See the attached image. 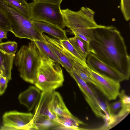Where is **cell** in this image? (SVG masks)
Masks as SVG:
<instances>
[{
	"label": "cell",
	"mask_w": 130,
	"mask_h": 130,
	"mask_svg": "<svg viewBox=\"0 0 130 130\" xmlns=\"http://www.w3.org/2000/svg\"><path fill=\"white\" fill-rule=\"evenodd\" d=\"M89 44L91 52L128 80L130 58L124 39L115 27L100 26L93 29Z\"/></svg>",
	"instance_id": "cell-1"
},
{
	"label": "cell",
	"mask_w": 130,
	"mask_h": 130,
	"mask_svg": "<svg viewBox=\"0 0 130 130\" xmlns=\"http://www.w3.org/2000/svg\"><path fill=\"white\" fill-rule=\"evenodd\" d=\"M0 10L8 21L10 32L15 37L31 41H44L43 33L38 30L32 21L3 0H0Z\"/></svg>",
	"instance_id": "cell-2"
},
{
	"label": "cell",
	"mask_w": 130,
	"mask_h": 130,
	"mask_svg": "<svg viewBox=\"0 0 130 130\" xmlns=\"http://www.w3.org/2000/svg\"><path fill=\"white\" fill-rule=\"evenodd\" d=\"M41 57L33 41L22 45L15 55L14 61L20 77L24 80L34 85Z\"/></svg>",
	"instance_id": "cell-3"
},
{
	"label": "cell",
	"mask_w": 130,
	"mask_h": 130,
	"mask_svg": "<svg viewBox=\"0 0 130 130\" xmlns=\"http://www.w3.org/2000/svg\"><path fill=\"white\" fill-rule=\"evenodd\" d=\"M60 65L53 60L41 58L35 86L42 92L53 91L61 87L64 79Z\"/></svg>",
	"instance_id": "cell-4"
},
{
	"label": "cell",
	"mask_w": 130,
	"mask_h": 130,
	"mask_svg": "<svg viewBox=\"0 0 130 130\" xmlns=\"http://www.w3.org/2000/svg\"><path fill=\"white\" fill-rule=\"evenodd\" d=\"M61 11L69 32L89 43L92 30L100 25L91 21L81 10L76 11L67 8Z\"/></svg>",
	"instance_id": "cell-5"
},
{
	"label": "cell",
	"mask_w": 130,
	"mask_h": 130,
	"mask_svg": "<svg viewBox=\"0 0 130 130\" xmlns=\"http://www.w3.org/2000/svg\"><path fill=\"white\" fill-rule=\"evenodd\" d=\"M29 4L30 19L31 21L43 22L64 29L66 26L61 11L60 4L36 1Z\"/></svg>",
	"instance_id": "cell-6"
},
{
	"label": "cell",
	"mask_w": 130,
	"mask_h": 130,
	"mask_svg": "<svg viewBox=\"0 0 130 130\" xmlns=\"http://www.w3.org/2000/svg\"><path fill=\"white\" fill-rule=\"evenodd\" d=\"M34 115L16 111L6 112L3 116L2 130L32 129Z\"/></svg>",
	"instance_id": "cell-7"
},
{
	"label": "cell",
	"mask_w": 130,
	"mask_h": 130,
	"mask_svg": "<svg viewBox=\"0 0 130 130\" xmlns=\"http://www.w3.org/2000/svg\"><path fill=\"white\" fill-rule=\"evenodd\" d=\"M86 67L95 83V86L108 100H115L120 92V82L97 73L88 66Z\"/></svg>",
	"instance_id": "cell-8"
},
{
	"label": "cell",
	"mask_w": 130,
	"mask_h": 130,
	"mask_svg": "<svg viewBox=\"0 0 130 130\" xmlns=\"http://www.w3.org/2000/svg\"><path fill=\"white\" fill-rule=\"evenodd\" d=\"M52 92H41L34 115L33 126L48 120L57 122V117L54 114L52 107L51 99Z\"/></svg>",
	"instance_id": "cell-9"
},
{
	"label": "cell",
	"mask_w": 130,
	"mask_h": 130,
	"mask_svg": "<svg viewBox=\"0 0 130 130\" xmlns=\"http://www.w3.org/2000/svg\"><path fill=\"white\" fill-rule=\"evenodd\" d=\"M76 82L79 88L84 94L85 100L92 110L97 117L106 118L103 112H106L103 108L95 92L73 70L69 74Z\"/></svg>",
	"instance_id": "cell-10"
},
{
	"label": "cell",
	"mask_w": 130,
	"mask_h": 130,
	"mask_svg": "<svg viewBox=\"0 0 130 130\" xmlns=\"http://www.w3.org/2000/svg\"><path fill=\"white\" fill-rule=\"evenodd\" d=\"M88 66L93 71L120 82L126 80L124 77L117 70L102 62L91 52L87 55Z\"/></svg>",
	"instance_id": "cell-11"
},
{
	"label": "cell",
	"mask_w": 130,
	"mask_h": 130,
	"mask_svg": "<svg viewBox=\"0 0 130 130\" xmlns=\"http://www.w3.org/2000/svg\"><path fill=\"white\" fill-rule=\"evenodd\" d=\"M44 41L59 60L61 65L69 74L73 70L72 61L65 52L60 40L43 34Z\"/></svg>",
	"instance_id": "cell-12"
},
{
	"label": "cell",
	"mask_w": 130,
	"mask_h": 130,
	"mask_svg": "<svg viewBox=\"0 0 130 130\" xmlns=\"http://www.w3.org/2000/svg\"><path fill=\"white\" fill-rule=\"evenodd\" d=\"M41 91L35 86H29L19 94L18 98L20 103L25 106L29 111H31L40 98Z\"/></svg>",
	"instance_id": "cell-13"
},
{
	"label": "cell",
	"mask_w": 130,
	"mask_h": 130,
	"mask_svg": "<svg viewBox=\"0 0 130 130\" xmlns=\"http://www.w3.org/2000/svg\"><path fill=\"white\" fill-rule=\"evenodd\" d=\"M33 22L36 28L41 33H47L60 40L68 39L64 29L55 25L43 22Z\"/></svg>",
	"instance_id": "cell-14"
},
{
	"label": "cell",
	"mask_w": 130,
	"mask_h": 130,
	"mask_svg": "<svg viewBox=\"0 0 130 130\" xmlns=\"http://www.w3.org/2000/svg\"><path fill=\"white\" fill-rule=\"evenodd\" d=\"M15 55L7 53L0 48V74L9 80L11 79V72Z\"/></svg>",
	"instance_id": "cell-15"
},
{
	"label": "cell",
	"mask_w": 130,
	"mask_h": 130,
	"mask_svg": "<svg viewBox=\"0 0 130 130\" xmlns=\"http://www.w3.org/2000/svg\"><path fill=\"white\" fill-rule=\"evenodd\" d=\"M51 103L53 111L57 118L72 115L67 108L58 92L55 91H53Z\"/></svg>",
	"instance_id": "cell-16"
},
{
	"label": "cell",
	"mask_w": 130,
	"mask_h": 130,
	"mask_svg": "<svg viewBox=\"0 0 130 130\" xmlns=\"http://www.w3.org/2000/svg\"><path fill=\"white\" fill-rule=\"evenodd\" d=\"M60 41L65 52L72 61L77 62L85 67L88 66L86 59L78 53L70 42L69 39Z\"/></svg>",
	"instance_id": "cell-17"
},
{
	"label": "cell",
	"mask_w": 130,
	"mask_h": 130,
	"mask_svg": "<svg viewBox=\"0 0 130 130\" xmlns=\"http://www.w3.org/2000/svg\"><path fill=\"white\" fill-rule=\"evenodd\" d=\"M57 121L60 126V128L63 129L79 130L80 125L85 124L73 115L57 118Z\"/></svg>",
	"instance_id": "cell-18"
},
{
	"label": "cell",
	"mask_w": 130,
	"mask_h": 130,
	"mask_svg": "<svg viewBox=\"0 0 130 130\" xmlns=\"http://www.w3.org/2000/svg\"><path fill=\"white\" fill-rule=\"evenodd\" d=\"M68 39L70 42L78 53L86 59L88 54L91 52L89 43L75 35Z\"/></svg>",
	"instance_id": "cell-19"
},
{
	"label": "cell",
	"mask_w": 130,
	"mask_h": 130,
	"mask_svg": "<svg viewBox=\"0 0 130 130\" xmlns=\"http://www.w3.org/2000/svg\"><path fill=\"white\" fill-rule=\"evenodd\" d=\"M118 96L121 103V108L118 114L116 115V117L117 119L120 121L126 116L130 112V98L125 93L124 90L120 92Z\"/></svg>",
	"instance_id": "cell-20"
},
{
	"label": "cell",
	"mask_w": 130,
	"mask_h": 130,
	"mask_svg": "<svg viewBox=\"0 0 130 130\" xmlns=\"http://www.w3.org/2000/svg\"><path fill=\"white\" fill-rule=\"evenodd\" d=\"M33 41L39 52L42 58L53 60L57 62L61 65L59 59L44 41L36 40Z\"/></svg>",
	"instance_id": "cell-21"
},
{
	"label": "cell",
	"mask_w": 130,
	"mask_h": 130,
	"mask_svg": "<svg viewBox=\"0 0 130 130\" xmlns=\"http://www.w3.org/2000/svg\"><path fill=\"white\" fill-rule=\"evenodd\" d=\"M3 0L15 8L25 16L30 19L29 4L26 0Z\"/></svg>",
	"instance_id": "cell-22"
},
{
	"label": "cell",
	"mask_w": 130,
	"mask_h": 130,
	"mask_svg": "<svg viewBox=\"0 0 130 130\" xmlns=\"http://www.w3.org/2000/svg\"><path fill=\"white\" fill-rule=\"evenodd\" d=\"M72 62L73 70L86 82L95 86V83L86 68L77 62L73 61Z\"/></svg>",
	"instance_id": "cell-23"
},
{
	"label": "cell",
	"mask_w": 130,
	"mask_h": 130,
	"mask_svg": "<svg viewBox=\"0 0 130 130\" xmlns=\"http://www.w3.org/2000/svg\"><path fill=\"white\" fill-rule=\"evenodd\" d=\"M0 48L8 54H15L17 50L18 44L15 41H8L5 42L0 43Z\"/></svg>",
	"instance_id": "cell-24"
},
{
	"label": "cell",
	"mask_w": 130,
	"mask_h": 130,
	"mask_svg": "<svg viewBox=\"0 0 130 130\" xmlns=\"http://www.w3.org/2000/svg\"><path fill=\"white\" fill-rule=\"evenodd\" d=\"M121 101L119 99L107 106V110L109 113L110 118L112 119V121L116 115L115 113L121 108Z\"/></svg>",
	"instance_id": "cell-25"
},
{
	"label": "cell",
	"mask_w": 130,
	"mask_h": 130,
	"mask_svg": "<svg viewBox=\"0 0 130 130\" xmlns=\"http://www.w3.org/2000/svg\"><path fill=\"white\" fill-rule=\"evenodd\" d=\"M121 9L126 21L130 19V0H121Z\"/></svg>",
	"instance_id": "cell-26"
},
{
	"label": "cell",
	"mask_w": 130,
	"mask_h": 130,
	"mask_svg": "<svg viewBox=\"0 0 130 130\" xmlns=\"http://www.w3.org/2000/svg\"><path fill=\"white\" fill-rule=\"evenodd\" d=\"M0 28L7 32L10 31L11 28L8 21L0 10Z\"/></svg>",
	"instance_id": "cell-27"
},
{
	"label": "cell",
	"mask_w": 130,
	"mask_h": 130,
	"mask_svg": "<svg viewBox=\"0 0 130 130\" xmlns=\"http://www.w3.org/2000/svg\"><path fill=\"white\" fill-rule=\"evenodd\" d=\"M9 80L0 74V96L5 92Z\"/></svg>",
	"instance_id": "cell-28"
},
{
	"label": "cell",
	"mask_w": 130,
	"mask_h": 130,
	"mask_svg": "<svg viewBox=\"0 0 130 130\" xmlns=\"http://www.w3.org/2000/svg\"><path fill=\"white\" fill-rule=\"evenodd\" d=\"M81 10L85 15L91 21L96 22L94 19L95 12L90 8L85 7H82Z\"/></svg>",
	"instance_id": "cell-29"
},
{
	"label": "cell",
	"mask_w": 130,
	"mask_h": 130,
	"mask_svg": "<svg viewBox=\"0 0 130 130\" xmlns=\"http://www.w3.org/2000/svg\"><path fill=\"white\" fill-rule=\"evenodd\" d=\"M34 1H39L54 4H61L63 0H33Z\"/></svg>",
	"instance_id": "cell-30"
},
{
	"label": "cell",
	"mask_w": 130,
	"mask_h": 130,
	"mask_svg": "<svg viewBox=\"0 0 130 130\" xmlns=\"http://www.w3.org/2000/svg\"><path fill=\"white\" fill-rule=\"evenodd\" d=\"M7 32L3 29L0 28V42H2V40L3 39H7Z\"/></svg>",
	"instance_id": "cell-31"
}]
</instances>
